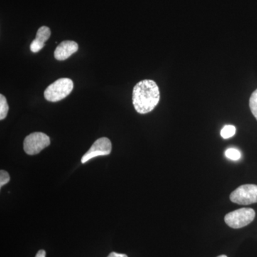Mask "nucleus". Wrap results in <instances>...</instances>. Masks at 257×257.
Wrapping results in <instances>:
<instances>
[{"label": "nucleus", "instance_id": "39448f33", "mask_svg": "<svg viewBox=\"0 0 257 257\" xmlns=\"http://www.w3.org/2000/svg\"><path fill=\"white\" fill-rule=\"evenodd\" d=\"M50 139L43 133H34L27 136L24 141V150L29 155H35L50 146Z\"/></svg>", "mask_w": 257, "mask_h": 257}, {"label": "nucleus", "instance_id": "2eb2a0df", "mask_svg": "<svg viewBox=\"0 0 257 257\" xmlns=\"http://www.w3.org/2000/svg\"><path fill=\"white\" fill-rule=\"evenodd\" d=\"M35 257H46V252H45V250H40V251L37 253Z\"/></svg>", "mask_w": 257, "mask_h": 257}, {"label": "nucleus", "instance_id": "dca6fc26", "mask_svg": "<svg viewBox=\"0 0 257 257\" xmlns=\"http://www.w3.org/2000/svg\"><path fill=\"white\" fill-rule=\"evenodd\" d=\"M217 257H227V256H226V255H220V256H219Z\"/></svg>", "mask_w": 257, "mask_h": 257}, {"label": "nucleus", "instance_id": "9d476101", "mask_svg": "<svg viewBox=\"0 0 257 257\" xmlns=\"http://www.w3.org/2000/svg\"><path fill=\"white\" fill-rule=\"evenodd\" d=\"M236 134V127L233 125H226L221 130V136L224 139L232 138Z\"/></svg>", "mask_w": 257, "mask_h": 257}, {"label": "nucleus", "instance_id": "0eeeda50", "mask_svg": "<svg viewBox=\"0 0 257 257\" xmlns=\"http://www.w3.org/2000/svg\"><path fill=\"white\" fill-rule=\"evenodd\" d=\"M79 46L77 42L66 40L61 42L55 49L54 56L57 60L64 61L67 60L73 54L78 51Z\"/></svg>", "mask_w": 257, "mask_h": 257}, {"label": "nucleus", "instance_id": "4468645a", "mask_svg": "<svg viewBox=\"0 0 257 257\" xmlns=\"http://www.w3.org/2000/svg\"><path fill=\"white\" fill-rule=\"evenodd\" d=\"M107 257H128L127 255L124 253H119L116 252H111L109 253V256Z\"/></svg>", "mask_w": 257, "mask_h": 257}, {"label": "nucleus", "instance_id": "6e6552de", "mask_svg": "<svg viewBox=\"0 0 257 257\" xmlns=\"http://www.w3.org/2000/svg\"><path fill=\"white\" fill-rule=\"evenodd\" d=\"M51 30L48 27L43 26L39 29L37 32L36 38L32 42L30 50L33 53L40 52L45 46V42L50 39Z\"/></svg>", "mask_w": 257, "mask_h": 257}, {"label": "nucleus", "instance_id": "ddd939ff", "mask_svg": "<svg viewBox=\"0 0 257 257\" xmlns=\"http://www.w3.org/2000/svg\"><path fill=\"white\" fill-rule=\"evenodd\" d=\"M9 174L5 170L0 171V187H3L5 184L10 182Z\"/></svg>", "mask_w": 257, "mask_h": 257}, {"label": "nucleus", "instance_id": "20e7f679", "mask_svg": "<svg viewBox=\"0 0 257 257\" xmlns=\"http://www.w3.org/2000/svg\"><path fill=\"white\" fill-rule=\"evenodd\" d=\"M230 200L240 205H248L257 202V185L243 184L230 194Z\"/></svg>", "mask_w": 257, "mask_h": 257}, {"label": "nucleus", "instance_id": "7ed1b4c3", "mask_svg": "<svg viewBox=\"0 0 257 257\" xmlns=\"http://www.w3.org/2000/svg\"><path fill=\"white\" fill-rule=\"evenodd\" d=\"M256 213L251 208H241L231 211L224 217L225 223L232 229H241L252 222Z\"/></svg>", "mask_w": 257, "mask_h": 257}, {"label": "nucleus", "instance_id": "f257e3e1", "mask_svg": "<svg viewBox=\"0 0 257 257\" xmlns=\"http://www.w3.org/2000/svg\"><path fill=\"white\" fill-rule=\"evenodd\" d=\"M160 99V89L155 81L145 79L134 87L133 105L139 114H147L154 110Z\"/></svg>", "mask_w": 257, "mask_h": 257}, {"label": "nucleus", "instance_id": "423d86ee", "mask_svg": "<svg viewBox=\"0 0 257 257\" xmlns=\"http://www.w3.org/2000/svg\"><path fill=\"white\" fill-rule=\"evenodd\" d=\"M111 147H112L111 143L109 139L106 138L98 139L94 142L90 149L84 154L81 162L82 164H84L94 157L109 155L111 152Z\"/></svg>", "mask_w": 257, "mask_h": 257}, {"label": "nucleus", "instance_id": "9b49d317", "mask_svg": "<svg viewBox=\"0 0 257 257\" xmlns=\"http://www.w3.org/2000/svg\"><path fill=\"white\" fill-rule=\"evenodd\" d=\"M225 156L230 160L237 161L241 158V152L235 148H229L225 152Z\"/></svg>", "mask_w": 257, "mask_h": 257}, {"label": "nucleus", "instance_id": "f03ea898", "mask_svg": "<svg viewBox=\"0 0 257 257\" xmlns=\"http://www.w3.org/2000/svg\"><path fill=\"white\" fill-rule=\"evenodd\" d=\"M74 88V83L69 78H60L51 84L45 89L44 95L47 101L57 102L70 94Z\"/></svg>", "mask_w": 257, "mask_h": 257}, {"label": "nucleus", "instance_id": "f8f14e48", "mask_svg": "<svg viewBox=\"0 0 257 257\" xmlns=\"http://www.w3.org/2000/svg\"><path fill=\"white\" fill-rule=\"evenodd\" d=\"M249 107L253 116L257 120V89L251 94L249 99Z\"/></svg>", "mask_w": 257, "mask_h": 257}, {"label": "nucleus", "instance_id": "1a4fd4ad", "mask_svg": "<svg viewBox=\"0 0 257 257\" xmlns=\"http://www.w3.org/2000/svg\"><path fill=\"white\" fill-rule=\"evenodd\" d=\"M9 111V106L6 98L3 94H0V119L3 120L6 118Z\"/></svg>", "mask_w": 257, "mask_h": 257}]
</instances>
